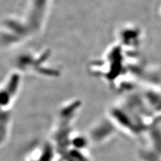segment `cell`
<instances>
[{
  "instance_id": "2",
  "label": "cell",
  "mask_w": 161,
  "mask_h": 161,
  "mask_svg": "<svg viewBox=\"0 0 161 161\" xmlns=\"http://www.w3.org/2000/svg\"><path fill=\"white\" fill-rule=\"evenodd\" d=\"M4 115H2V124H1V142L2 144H3L4 142L7 140L8 135V130L9 128V123H10V118L9 116V113L6 112V110H5V112L2 113Z\"/></svg>"
},
{
  "instance_id": "1",
  "label": "cell",
  "mask_w": 161,
  "mask_h": 161,
  "mask_svg": "<svg viewBox=\"0 0 161 161\" xmlns=\"http://www.w3.org/2000/svg\"><path fill=\"white\" fill-rule=\"evenodd\" d=\"M20 77L16 73L10 75L5 82L3 89H2V108L7 110L12 103L13 98L17 95L19 87Z\"/></svg>"
}]
</instances>
